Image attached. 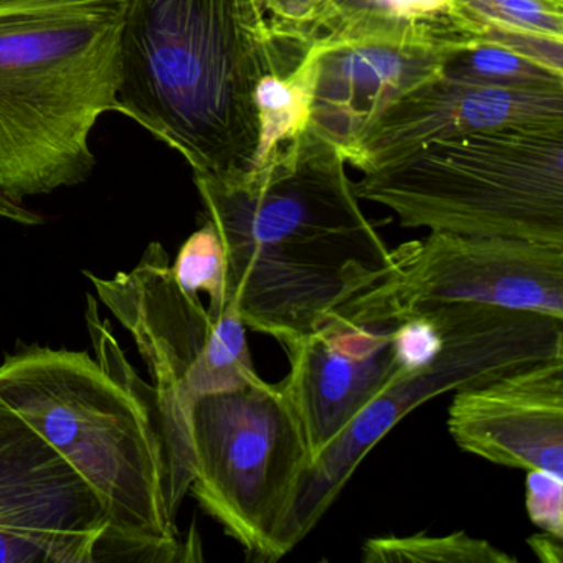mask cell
I'll use <instances>...</instances> for the list:
<instances>
[{"label":"cell","instance_id":"cell-1","mask_svg":"<svg viewBox=\"0 0 563 563\" xmlns=\"http://www.w3.org/2000/svg\"><path fill=\"white\" fill-rule=\"evenodd\" d=\"M341 151L306 130L235 177L194 174L225 255V309L279 344L311 332L390 268Z\"/></svg>","mask_w":563,"mask_h":563},{"label":"cell","instance_id":"cell-2","mask_svg":"<svg viewBox=\"0 0 563 563\" xmlns=\"http://www.w3.org/2000/svg\"><path fill=\"white\" fill-rule=\"evenodd\" d=\"M308 48L278 31L265 0H126L118 113L194 174L242 176L258 147L256 85L288 74Z\"/></svg>","mask_w":563,"mask_h":563},{"label":"cell","instance_id":"cell-3","mask_svg":"<svg viewBox=\"0 0 563 563\" xmlns=\"http://www.w3.org/2000/svg\"><path fill=\"white\" fill-rule=\"evenodd\" d=\"M87 352L32 345L0 364V400L18 411L97 494L108 519L103 560H184L166 504L154 391L87 295Z\"/></svg>","mask_w":563,"mask_h":563},{"label":"cell","instance_id":"cell-4","mask_svg":"<svg viewBox=\"0 0 563 563\" xmlns=\"http://www.w3.org/2000/svg\"><path fill=\"white\" fill-rule=\"evenodd\" d=\"M126 0H0V190L24 202L85 183L118 111Z\"/></svg>","mask_w":563,"mask_h":563},{"label":"cell","instance_id":"cell-5","mask_svg":"<svg viewBox=\"0 0 563 563\" xmlns=\"http://www.w3.org/2000/svg\"><path fill=\"white\" fill-rule=\"evenodd\" d=\"M352 187L405 229L563 246V123L433 141Z\"/></svg>","mask_w":563,"mask_h":563},{"label":"cell","instance_id":"cell-6","mask_svg":"<svg viewBox=\"0 0 563 563\" xmlns=\"http://www.w3.org/2000/svg\"><path fill=\"white\" fill-rule=\"evenodd\" d=\"M85 275L130 332L150 372L166 467L167 510L176 520L194 479V405L203 395L260 378L250 354L249 329L233 312L213 318L199 295L180 288L161 243H151L131 272L113 278Z\"/></svg>","mask_w":563,"mask_h":563},{"label":"cell","instance_id":"cell-7","mask_svg":"<svg viewBox=\"0 0 563 563\" xmlns=\"http://www.w3.org/2000/svg\"><path fill=\"white\" fill-rule=\"evenodd\" d=\"M423 309L440 325V351L401 374L311 461L283 533L285 553L318 526L372 448L415 408L522 365L563 357V319L473 302Z\"/></svg>","mask_w":563,"mask_h":563},{"label":"cell","instance_id":"cell-8","mask_svg":"<svg viewBox=\"0 0 563 563\" xmlns=\"http://www.w3.org/2000/svg\"><path fill=\"white\" fill-rule=\"evenodd\" d=\"M190 431L189 493L250 556H285L283 533L311 453L283 382L260 377L203 395L194 405Z\"/></svg>","mask_w":563,"mask_h":563},{"label":"cell","instance_id":"cell-9","mask_svg":"<svg viewBox=\"0 0 563 563\" xmlns=\"http://www.w3.org/2000/svg\"><path fill=\"white\" fill-rule=\"evenodd\" d=\"M351 302L385 318L473 302L563 319V246L431 232L390 250L387 275Z\"/></svg>","mask_w":563,"mask_h":563},{"label":"cell","instance_id":"cell-10","mask_svg":"<svg viewBox=\"0 0 563 563\" xmlns=\"http://www.w3.org/2000/svg\"><path fill=\"white\" fill-rule=\"evenodd\" d=\"M107 530L87 481L0 400V563L100 562Z\"/></svg>","mask_w":563,"mask_h":563},{"label":"cell","instance_id":"cell-11","mask_svg":"<svg viewBox=\"0 0 563 563\" xmlns=\"http://www.w3.org/2000/svg\"><path fill=\"white\" fill-rule=\"evenodd\" d=\"M398 319L368 314L352 302L325 316L311 332L283 344V378L308 440L311 461L401 374Z\"/></svg>","mask_w":563,"mask_h":563},{"label":"cell","instance_id":"cell-12","mask_svg":"<svg viewBox=\"0 0 563 563\" xmlns=\"http://www.w3.org/2000/svg\"><path fill=\"white\" fill-rule=\"evenodd\" d=\"M448 430L466 453L563 479V357L454 391Z\"/></svg>","mask_w":563,"mask_h":563},{"label":"cell","instance_id":"cell-13","mask_svg":"<svg viewBox=\"0 0 563 563\" xmlns=\"http://www.w3.org/2000/svg\"><path fill=\"white\" fill-rule=\"evenodd\" d=\"M563 123V88L509 90L438 77L391 104L355 144L349 166H388L433 141L503 128Z\"/></svg>","mask_w":563,"mask_h":563},{"label":"cell","instance_id":"cell-14","mask_svg":"<svg viewBox=\"0 0 563 563\" xmlns=\"http://www.w3.org/2000/svg\"><path fill=\"white\" fill-rule=\"evenodd\" d=\"M316 80L309 130L345 163L375 121L413 88L441 74L454 51L391 42L312 41Z\"/></svg>","mask_w":563,"mask_h":563},{"label":"cell","instance_id":"cell-15","mask_svg":"<svg viewBox=\"0 0 563 563\" xmlns=\"http://www.w3.org/2000/svg\"><path fill=\"white\" fill-rule=\"evenodd\" d=\"M453 0H324L306 29L322 42H391L460 51L479 42Z\"/></svg>","mask_w":563,"mask_h":563},{"label":"cell","instance_id":"cell-16","mask_svg":"<svg viewBox=\"0 0 563 563\" xmlns=\"http://www.w3.org/2000/svg\"><path fill=\"white\" fill-rule=\"evenodd\" d=\"M441 75L509 90L563 88V41L486 31L477 44L451 52Z\"/></svg>","mask_w":563,"mask_h":563},{"label":"cell","instance_id":"cell-17","mask_svg":"<svg viewBox=\"0 0 563 563\" xmlns=\"http://www.w3.org/2000/svg\"><path fill=\"white\" fill-rule=\"evenodd\" d=\"M316 70V55L309 47L288 74L266 75L256 85L258 147L252 170L263 166L283 146L308 130Z\"/></svg>","mask_w":563,"mask_h":563},{"label":"cell","instance_id":"cell-18","mask_svg":"<svg viewBox=\"0 0 563 563\" xmlns=\"http://www.w3.org/2000/svg\"><path fill=\"white\" fill-rule=\"evenodd\" d=\"M365 563H516L517 559L484 539L453 532L448 536L374 537L362 547Z\"/></svg>","mask_w":563,"mask_h":563},{"label":"cell","instance_id":"cell-19","mask_svg":"<svg viewBox=\"0 0 563 563\" xmlns=\"http://www.w3.org/2000/svg\"><path fill=\"white\" fill-rule=\"evenodd\" d=\"M479 34L510 32L563 41V0H453Z\"/></svg>","mask_w":563,"mask_h":563},{"label":"cell","instance_id":"cell-20","mask_svg":"<svg viewBox=\"0 0 563 563\" xmlns=\"http://www.w3.org/2000/svg\"><path fill=\"white\" fill-rule=\"evenodd\" d=\"M174 279L186 291L209 296L207 311L217 318L225 309V255L219 235L210 223L187 239L170 265Z\"/></svg>","mask_w":563,"mask_h":563},{"label":"cell","instance_id":"cell-21","mask_svg":"<svg viewBox=\"0 0 563 563\" xmlns=\"http://www.w3.org/2000/svg\"><path fill=\"white\" fill-rule=\"evenodd\" d=\"M526 487L527 512L532 522L543 532L562 540L563 479L543 471H527Z\"/></svg>","mask_w":563,"mask_h":563},{"label":"cell","instance_id":"cell-22","mask_svg":"<svg viewBox=\"0 0 563 563\" xmlns=\"http://www.w3.org/2000/svg\"><path fill=\"white\" fill-rule=\"evenodd\" d=\"M324 0H269L268 12L278 31L309 44L306 29Z\"/></svg>","mask_w":563,"mask_h":563},{"label":"cell","instance_id":"cell-23","mask_svg":"<svg viewBox=\"0 0 563 563\" xmlns=\"http://www.w3.org/2000/svg\"><path fill=\"white\" fill-rule=\"evenodd\" d=\"M0 219L11 220V222L29 227L41 225L44 222V219L37 212L25 207L21 200L12 199L2 190H0Z\"/></svg>","mask_w":563,"mask_h":563},{"label":"cell","instance_id":"cell-24","mask_svg":"<svg viewBox=\"0 0 563 563\" xmlns=\"http://www.w3.org/2000/svg\"><path fill=\"white\" fill-rule=\"evenodd\" d=\"M529 545L532 547L536 555L542 562L560 563L562 562V540L550 533H542V536H533L529 539Z\"/></svg>","mask_w":563,"mask_h":563},{"label":"cell","instance_id":"cell-25","mask_svg":"<svg viewBox=\"0 0 563 563\" xmlns=\"http://www.w3.org/2000/svg\"><path fill=\"white\" fill-rule=\"evenodd\" d=\"M266 4H268V0H265Z\"/></svg>","mask_w":563,"mask_h":563}]
</instances>
